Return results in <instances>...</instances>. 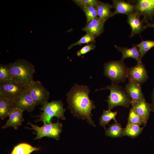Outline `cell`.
Here are the masks:
<instances>
[{
	"instance_id": "obj_30",
	"label": "cell",
	"mask_w": 154,
	"mask_h": 154,
	"mask_svg": "<svg viewBox=\"0 0 154 154\" xmlns=\"http://www.w3.org/2000/svg\"><path fill=\"white\" fill-rule=\"evenodd\" d=\"M73 1L80 7L90 6L95 8L97 7L99 1L96 0H74Z\"/></svg>"
},
{
	"instance_id": "obj_15",
	"label": "cell",
	"mask_w": 154,
	"mask_h": 154,
	"mask_svg": "<svg viewBox=\"0 0 154 154\" xmlns=\"http://www.w3.org/2000/svg\"><path fill=\"white\" fill-rule=\"evenodd\" d=\"M141 85L131 80L125 85L124 89L131 100V103L144 98Z\"/></svg>"
},
{
	"instance_id": "obj_5",
	"label": "cell",
	"mask_w": 154,
	"mask_h": 154,
	"mask_svg": "<svg viewBox=\"0 0 154 154\" xmlns=\"http://www.w3.org/2000/svg\"><path fill=\"white\" fill-rule=\"evenodd\" d=\"M63 105L61 100H59L52 101L42 106L40 109L43 112L37 121H42L49 123L51 122V118L54 117L58 119H65L64 114L66 109L63 108Z\"/></svg>"
},
{
	"instance_id": "obj_12",
	"label": "cell",
	"mask_w": 154,
	"mask_h": 154,
	"mask_svg": "<svg viewBox=\"0 0 154 154\" xmlns=\"http://www.w3.org/2000/svg\"><path fill=\"white\" fill-rule=\"evenodd\" d=\"M127 15V22L131 29L130 37H133L136 34H139L147 28L146 25L144 23L137 12L135 11Z\"/></svg>"
},
{
	"instance_id": "obj_23",
	"label": "cell",
	"mask_w": 154,
	"mask_h": 154,
	"mask_svg": "<svg viewBox=\"0 0 154 154\" xmlns=\"http://www.w3.org/2000/svg\"><path fill=\"white\" fill-rule=\"evenodd\" d=\"M12 102L10 99L0 97V117L1 119L9 116Z\"/></svg>"
},
{
	"instance_id": "obj_13",
	"label": "cell",
	"mask_w": 154,
	"mask_h": 154,
	"mask_svg": "<svg viewBox=\"0 0 154 154\" xmlns=\"http://www.w3.org/2000/svg\"><path fill=\"white\" fill-rule=\"evenodd\" d=\"M132 108L142 118L145 125L151 111L150 104L145 98L135 102H131Z\"/></svg>"
},
{
	"instance_id": "obj_33",
	"label": "cell",
	"mask_w": 154,
	"mask_h": 154,
	"mask_svg": "<svg viewBox=\"0 0 154 154\" xmlns=\"http://www.w3.org/2000/svg\"><path fill=\"white\" fill-rule=\"evenodd\" d=\"M147 27H151L154 28V22H153L152 23H148L146 25Z\"/></svg>"
},
{
	"instance_id": "obj_11",
	"label": "cell",
	"mask_w": 154,
	"mask_h": 154,
	"mask_svg": "<svg viewBox=\"0 0 154 154\" xmlns=\"http://www.w3.org/2000/svg\"><path fill=\"white\" fill-rule=\"evenodd\" d=\"M149 78L147 70L142 61L137 62L135 66L128 68V79L140 85L144 83Z\"/></svg>"
},
{
	"instance_id": "obj_4",
	"label": "cell",
	"mask_w": 154,
	"mask_h": 154,
	"mask_svg": "<svg viewBox=\"0 0 154 154\" xmlns=\"http://www.w3.org/2000/svg\"><path fill=\"white\" fill-rule=\"evenodd\" d=\"M104 67V75L112 82L118 83L123 82L128 78V68L121 59L106 63Z\"/></svg>"
},
{
	"instance_id": "obj_19",
	"label": "cell",
	"mask_w": 154,
	"mask_h": 154,
	"mask_svg": "<svg viewBox=\"0 0 154 154\" xmlns=\"http://www.w3.org/2000/svg\"><path fill=\"white\" fill-rule=\"evenodd\" d=\"M112 8V6L109 4L99 1L96 8L98 17L105 22L109 18L114 16L113 12L111 11Z\"/></svg>"
},
{
	"instance_id": "obj_16",
	"label": "cell",
	"mask_w": 154,
	"mask_h": 154,
	"mask_svg": "<svg viewBox=\"0 0 154 154\" xmlns=\"http://www.w3.org/2000/svg\"><path fill=\"white\" fill-rule=\"evenodd\" d=\"M112 8L115 9L113 16L118 14L127 15L135 11V6L133 3L121 0H113Z\"/></svg>"
},
{
	"instance_id": "obj_7",
	"label": "cell",
	"mask_w": 154,
	"mask_h": 154,
	"mask_svg": "<svg viewBox=\"0 0 154 154\" xmlns=\"http://www.w3.org/2000/svg\"><path fill=\"white\" fill-rule=\"evenodd\" d=\"M30 94L36 106H43L48 102L49 92L39 81H32L28 86Z\"/></svg>"
},
{
	"instance_id": "obj_20",
	"label": "cell",
	"mask_w": 154,
	"mask_h": 154,
	"mask_svg": "<svg viewBox=\"0 0 154 154\" xmlns=\"http://www.w3.org/2000/svg\"><path fill=\"white\" fill-rule=\"evenodd\" d=\"M39 148L33 147L26 143H20L14 147L10 154H30Z\"/></svg>"
},
{
	"instance_id": "obj_6",
	"label": "cell",
	"mask_w": 154,
	"mask_h": 154,
	"mask_svg": "<svg viewBox=\"0 0 154 154\" xmlns=\"http://www.w3.org/2000/svg\"><path fill=\"white\" fill-rule=\"evenodd\" d=\"M59 119L55 123L51 122L48 123L44 122L43 125L40 127L29 123L32 127L31 128L29 129L34 130L37 132V136L35 139H40L46 137L59 140L60 138V134L62 131V124L59 122Z\"/></svg>"
},
{
	"instance_id": "obj_31",
	"label": "cell",
	"mask_w": 154,
	"mask_h": 154,
	"mask_svg": "<svg viewBox=\"0 0 154 154\" xmlns=\"http://www.w3.org/2000/svg\"><path fill=\"white\" fill-rule=\"evenodd\" d=\"M95 47V45H94L92 43L86 45L78 51L77 52L76 54L78 56H80L82 55L87 53L91 50H94Z\"/></svg>"
},
{
	"instance_id": "obj_26",
	"label": "cell",
	"mask_w": 154,
	"mask_h": 154,
	"mask_svg": "<svg viewBox=\"0 0 154 154\" xmlns=\"http://www.w3.org/2000/svg\"><path fill=\"white\" fill-rule=\"evenodd\" d=\"M128 122L139 126L142 125L145 126L142 118L132 108L129 112Z\"/></svg>"
},
{
	"instance_id": "obj_22",
	"label": "cell",
	"mask_w": 154,
	"mask_h": 154,
	"mask_svg": "<svg viewBox=\"0 0 154 154\" xmlns=\"http://www.w3.org/2000/svg\"><path fill=\"white\" fill-rule=\"evenodd\" d=\"M144 127H140L139 125L127 122L125 127L124 129L123 136L135 137L141 133Z\"/></svg>"
},
{
	"instance_id": "obj_8",
	"label": "cell",
	"mask_w": 154,
	"mask_h": 154,
	"mask_svg": "<svg viewBox=\"0 0 154 154\" xmlns=\"http://www.w3.org/2000/svg\"><path fill=\"white\" fill-rule=\"evenodd\" d=\"M26 87L19 84L13 79L0 82V97L13 101L19 96Z\"/></svg>"
},
{
	"instance_id": "obj_21",
	"label": "cell",
	"mask_w": 154,
	"mask_h": 154,
	"mask_svg": "<svg viewBox=\"0 0 154 154\" xmlns=\"http://www.w3.org/2000/svg\"><path fill=\"white\" fill-rule=\"evenodd\" d=\"M123 131L124 129L121 125L116 122L105 129V134L107 136L111 137H119L123 136Z\"/></svg>"
},
{
	"instance_id": "obj_2",
	"label": "cell",
	"mask_w": 154,
	"mask_h": 154,
	"mask_svg": "<svg viewBox=\"0 0 154 154\" xmlns=\"http://www.w3.org/2000/svg\"><path fill=\"white\" fill-rule=\"evenodd\" d=\"M6 65L9 70L12 79L20 85L28 86L33 80L35 69L34 66L28 60L18 59Z\"/></svg>"
},
{
	"instance_id": "obj_27",
	"label": "cell",
	"mask_w": 154,
	"mask_h": 154,
	"mask_svg": "<svg viewBox=\"0 0 154 154\" xmlns=\"http://www.w3.org/2000/svg\"><path fill=\"white\" fill-rule=\"evenodd\" d=\"M81 7L85 14L87 23L97 17L96 8L90 6H83Z\"/></svg>"
},
{
	"instance_id": "obj_29",
	"label": "cell",
	"mask_w": 154,
	"mask_h": 154,
	"mask_svg": "<svg viewBox=\"0 0 154 154\" xmlns=\"http://www.w3.org/2000/svg\"><path fill=\"white\" fill-rule=\"evenodd\" d=\"M12 79L10 71L6 65H0V82Z\"/></svg>"
},
{
	"instance_id": "obj_17",
	"label": "cell",
	"mask_w": 154,
	"mask_h": 154,
	"mask_svg": "<svg viewBox=\"0 0 154 154\" xmlns=\"http://www.w3.org/2000/svg\"><path fill=\"white\" fill-rule=\"evenodd\" d=\"M105 23L97 17L88 23L82 30L96 38L103 32Z\"/></svg>"
},
{
	"instance_id": "obj_14",
	"label": "cell",
	"mask_w": 154,
	"mask_h": 154,
	"mask_svg": "<svg viewBox=\"0 0 154 154\" xmlns=\"http://www.w3.org/2000/svg\"><path fill=\"white\" fill-rule=\"evenodd\" d=\"M23 112L19 108H11L8 116L9 119L6 123L2 127V128L12 127L14 129L17 130L24 121Z\"/></svg>"
},
{
	"instance_id": "obj_10",
	"label": "cell",
	"mask_w": 154,
	"mask_h": 154,
	"mask_svg": "<svg viewBox=\"0 0 154 154\" xmlns=\"http://www.w3.org/2000/svg\"><path fill=\"white\" fill-rule=\"evenodd\" d=\"M36 106L27 86L22 94L12 101L11 108H19L23 111H26L30 113L34 110Z\"/></svg>"
},
{
	"instance_id": "obj_32",
	"label": "cell",
	"mask_w": 154,
	"mask_h": 154,
	"mask_svg": "<svg viewBox=\"0 0 154 154\" xmlns=\"http://www.w3.org/2000/svg\"><path fill=\"white\" fill-rule=\"evenodd\" d=\"M151 103L150 104L151 111L154 113V87L151 94Z\"/></svg>"
},
{
	"instance_id": "obj_18",
	"label": "cell",
	"mask_w": 154,
	"mask_h": 154,
	"mask_svg": "<svg viewBox=\"0 0 154 154\" xmlns=\"http://www.w3.org/2000/svg\"><path fill=\"white\" fill-rule=\"evenodd\" d=\"M115 47L122 54L121 59L123 60L127 58H131L135 59L137 62L141 61L143 57L138 48L135 46L131 48L120 47L115 45Z\"/></svg>"
},
{
	"instance_id": "obj_9",
	"label": "cell",
	"mask_w": 154,
	"mask_h": 154,
	"mask_svg": "<svg viewBox=\"0 0 154 154\" xmlns=\"http://www.w3.org/2000/svg\"><path fill=\"white\" fill-rule=\"evenodd\" d=\"M135 11L138 13L144 23L147 25L148 21L154 17V0H138L133 1Z\"/></svg>"
},
{
	"instance_id": "obj_24",
	"label": "cell",
	"mask_w": 154,
	"mask_h": 154,
	"mask_svg": "<svg viewBox=\"0 0 154 154\" xmlns=\"http://www.w3.org/2000/svg\"><path fill=\"white\" fill-rule=\"evenodd\" d=\"M117 114V111L113 112L111 110H104L100 118V125L103 126L105 129H106V125H108V123L112 119H113L115 122H117L116 118Z\"/></svg>"
},
{
	"instance_id": "obj_28",
	"label": "cell",
	"mask_w": 154,
	"mask_h": 154,
	"mask_svg": "<svg viewBox=\"0 0 154 154\" xmlns=\"http://www.w3.org/2000/svg\"><path fill=\"white\" fill-rule=\"evenodd\" d=\"M95 38L92 35L86 33L78 41L70 45L68 47V49H71L73 47L76 45H81L82 44H87L92 42L94 40Z\"/></svg>"
},
{
	"instance_id": "obj_25",
	"label": "cell",
	"mask_w": 154,
	"mask_h": 154,
	"mask_svg": "<svg viewBox=\"0 0 154 154\" xmlns=\"http://www.w3.org/2000/svg\"><path fill=\"white\" fill-rule=\"evenodd\" d=\"M133 45L138 48L140 54L143 57L149 50L154 47V40H142L138 44Z\"/></svg>"
},
{
	"instance_id": "obj_3",
	"label": "cell",
	"mask_w": 154,
	"mask_h": 154,
	"mask_svg": "<svg viewBox=\"0 0 154 154\" xmlns=\"http://www.w3.org/2000/svg\"><path fill=\"white\" fill-rule=\"evenodd\" d=\"M109 90L110 95L107 102L108 103V110H111L117 106L129 108L131 105V100L125 91L124 88L118 83L112 82L111 84L96 91Z\"/></svg>"
},
{
	"instance_id": "obj_1",
	"label": "cell",
	"mask_w": 154,
	"mask_h": 154,
	"mask_svg": "<svg viewBox=\"0 0 154 154\" xmlns=\"http://www.w3.org/2000/svg\"><path fill=\"white\" fill-rule=\"evenodd\" d=\"M90 92L86 86L75 84L67 94L68 108L74 116L85 119L90 125L95 127L92 119L91 112L96 106L89 97Z\"/></svg>"
}]
</instances>
